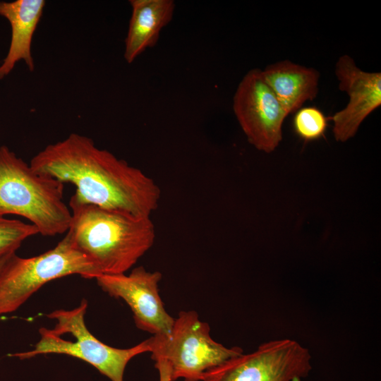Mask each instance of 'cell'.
Here are the masks:
<instances>
[{"label":"cell","instance_id":"cell-13","mask_svg":"<svg viewBox=\"0 0 381 381\" xmlns=\"http://www.w3.org/2000/svg\"><path fill=\"white\" fill-rule=\"evenodd\" d=\"M262 75L288 115L318 95L320 73L314 68L284 60L267 66Z\"/></svg>","mask_w":381,"mask_h":381},{"label":"cell","instance_id":"cell-2","mask_svg":"<svg viewBox=\"0 0 381 381\" xmlns=\"http://www.w3.org/2000/svg\"><path fill=\"white\" fill-rule=\"evenodd\" d=\"M69 208L71 220L66 233L100 275L124 274L154 243L150 217H138L71 198Z\"/></svg>","mask_w":381,"mask_h":381},{"label":"cell","instance_id":"cell-8","mask_svg":"<svg viewBox=\"0 0 381 381\" xmlns=\"http://www.w3.org/2000/svg\"><path fill=\"white\" fill-rule=\"evenodd\" d=\"M233 111L248 141L258 150L273 152L282 140V125L288 114L262 75L250 70L238 85Z\"/></svg>","mask_w":381,"mask_h":381},{"label":"cell","instance_id":"cell-1","mask_svg":"<svg viewBox=\"0 0 381 381\" xmlns=\"http://www.w3.org/2000/svg\"><path fill=\"white\" fill-rule=\"evenodd\" d=\"M30 165L40 174L74 185L71 198L81 203L138 217H150L159 205L161 190L152 179L78 133L48 145Z\"/></svg>","mask_w":381,"mask_h":381},{"label":"cell","instance_id":"cell-3","mask_svg":"<svg viewBox=\"0 0 381 381\" xmlns=\"http://www.w3.org/2000/svg\"><path fill=\"white\" fill-rule=\"evenodd\" d=\"M64 183L40 174L7 146L0 147V216L16 214L44 236L68 230L71 212L64 202Z\"/></svg>","mask_w":381,"mask_h":381},{"label":"cell","instance_id":"cell-15","mask_svg":"<svg viewBox=\"0 0 381 381\" xmlns=\"http://www.w3.org/2000/svg\"><path fill=\"white\" fill-rule=\"evenodd\" d=\"M328 119L319 109L303 107L296 111L293 126L296 135L305 141L322 138L327 127Z\"/></svg>","mask_w":381,"mask_h":381},{"label":"cell","instance_id":"cell-6","mask_svg":"<svg viewBox=\"0 0 381 381\" xmlns=\"http://www.w3.org/2000/svg\"><path fill=\"white\" fill-rule=\"evenodd\" d=\"M207 322L195 310L179 313L171 332L147 339L151 358L164 360L171 369V381H200L204 373L243 353L238 346L226 348L210 334Z\"/></svg>","mask_w":381,"mask_h":381},{"label":"cell","instance_id":"cell-11","mask_svg":"<svg viewBox=\"0 0 381 381\" xmlns=\"http://www.w3.org/2000/svg\"><path fill=\"white\" fill-rule=\"evenodd\" d=\"M44 6V0L0 1V16L8 20L11 28L8 52L0 66V79L8 75L21 60L30 71H34L32 41Z\"/></svg>","mask_w":381,"mask_h":381},{"label":"cell","instance_id":"cell-17","mask_svg":"<svg viewBox=\"0 0 381 381\" xmlns=\"http://www.w3.org/2000/svg\"><path fill=\"white\" fill-rule=\"evenodd\" d=\"M15 253H9L4 257H2L1 258H0V272L1 271V270L3 269V267H4V265H6V262L8 261V260L9 259V258Z\"/></svg>","mask_w":381,"mask_h":381},{"label":"cell","instance_id":"cell-12","mask_svg":"<svg viewBox=\"0 0 381 381\" xmlns=\"http://www.w3.org/2000/svg\"><path fill=\"white\" fill-rule=\"evenodd\" d=\"M129 3L131 16L123 56L131 64L157 43L162 30L173 18L175 3L172 0H130Z\"/></svg>","mask_w":381,"mask_h":381},{"label":"cell","instance_id":"cell-10","mask_svg":"<svg viewBox=\"0 0 381 381\" xmlns=\"http://www.w3.org/2000/svg\"><path fill=\"white\" fill-rule=\"evenodd\" d=\"M339 89L349 95L346 107L329 119L338 142L353 137L365 119L381 105V73L360 69L349 55L339 57L335 66Z\"/></svg>","mask_w":381,"mask_h":381},{"label":"cell","instance_id":"cell-9","mask_svg":"<svg viewBox=\"0 0 381 381\" xmlns=\"http://www.w3.org/2000/svg\"><path fill=\"white\" fill-rule=\"evenodd\" d=\"M162 277L159 272H148L140 266L128 275L101 274L95 279L104 291L129 306L138 329L154 335L169 333L175 320L166 311L159 294Z\"/></svg>","mask_w":381,"mask_h":381},{"label":"cell","instance_id":"cell-4","mask_svg":"<svg viewBox=\"0 0 381 381\" xmlns=\"http://www.w3.org/2000/svg\"><path fill=\"white\" fill-rule=\"evenodd\" d=\"M87 301L83 299L71 310H56L47 315L56 320L53 329L41 327L40 340L31 351L9 354L21 360L38 355L63 354L92 365L111 381H123L128 363L135 356L150 351L147 339L128 349H117L102 342L87 329L85 315Z\"/></svg>","mask_w":381,"mask_h":381},{"label":"cell","instance_id":"cell-14","mask_svg":"<svg viewBox=\"0 0 381 381\" xmlns=\"http://www.w3.org/2000/svg\"><path fill=\"white\" fill-rule=\"evenodd\" d=\"M38 234L37 229L30 223L0 216V258L16 253L25 239Z\"/></svg>","mask_w":381,"mask_h":381},{"label":"cell","instance_id":"cell-5","mask_svg":"<svg viewBox=\"0 0 381 381\" xmlns=\"http://www.w3.org/2000/svg\"><path fill=\"white\" fill-rule=\"evenodd\" d=\"M71 274L95 279L100 273L68 233L39 255L25 258L13 253L0 272V315L16 311L46 283Z\"/></svg>","mask_w":381,"mask_h":381},{"label":"cell","instance_id":"cell-16","mask_svg":"<svg viewBox=\"0 0 381 381\" xmlns=\"http://www.w3.org/2000/svg\"><path fill=\"white\" fill-rule=\"evenodd\" d=\"M155 366L158 370L159 381H171V369L164 360L159 359L155 361Z\"/></svg>","mask_w":381,"mask_h":381},{"label":"cell","instance_id":"cell-7","mask_svg":"<svg viewBox=\"0 0 381 381\" xmlns=\"http://www.w3.org/2000/svg\"><path fill=\"white\" fill-rule=\"evenodd\" d=\"M309 351L298 342L278 339L252 353L231 358L205 371L202 381H299L311 370Z\"/></svg>","mask_w":381,"mask_h":381}]
</instances>
